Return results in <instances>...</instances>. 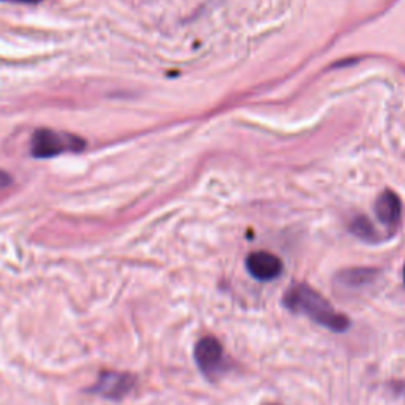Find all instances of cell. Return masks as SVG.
Segmentation results:
<instances>
[{
	"mask_svg": "<svg viewBox=\"0 0 405 405\" xmlns=\"http://www.w3.org/2000/svg\"><path fill=\"white\" fill-rule=\"evenodd\" d=\"M284 308L296 315H304L314 323L332 332H345L350 328V319L332 308L325 296L308 284H293L282 298Z\"/></svg>",
	"mask_w": 405,
	"mask_h": 405,
	"instance_id": "1",
	"label": "cell"
},
{
	"mask_svg": "<svg viewBox=\"0 0 405 405\" xmlns=\"http://www.w3.org/2000/svg\"><path fill=\"white\" fill-rule=\"evenodd\" d=\"M84 149L86 141L81 137L53 128L35 130L30 139V154L41 160L53 159L65 152H81Z\"/></svg>",
	"mask_w": 405,
	"mask_h": 405,
	"instance_id": "2",
	"label": "cell"
},
{
	"mask_svg": "<svg viewBox=\"0 0 405 405\" xmlns=\"http://www.w3.org/2000/svg\"><path fill=\"white\" fill-rule=\"evenodd\" d=\"M194 356L200 372L207 380H214L222 373L225 358H223V347L217 337L206 336L196 342Z\"/></svg>",
	"mask_w": 405,
	"mask_h": 405,
	"instance_id": "3",
	"label": "cell"
},
{
	"mask_svg": "<svg viewBox=\"0 0 405 405\" xmlns=\"http://www.w3.org/2000/svg\"><path fill=\"white\" fill-rule=\"evenodd\" d=\"M135 377L124 372H102L95 385L91 388V393L100 394L103 397L119 401L126 397L135 386Z\"/></svg>",
	"mask_w": 405,
	"mask_h": 405,
	"instance_id": "4",
	"label": "cell"
},
{
	"mask_svg": "<svg viewBox=\"0 0 405 405\" xmlns=\"http://www.w3.org/2000/svg\"><path fill=\"white\" fill-rule=\"evenodd\" d=\"M248 274L259 282H271L284 273V263L269 252H253L246 259Z\"/></svg>",
	"mask_w": 405,
	"mask_h": 405,
	"instance_id": "5",
	"label": "cell"
},
{
	"mask_svg": "<svg viewBox=\"0 0 405 405\" xmlns=\"http://www.w3.org/2000/svg\"><path fill=\"white\" fill-rule=\"evenodd\" d=\"M375 216L383 225L396 230L401 220V200L391 190L383 192L375 201Z\"/></svg>",
	"mask_w": 405,
	"mask_h": 405,
	"instance_id": "6",
	"label": "cell"
},
{
	"mask_svg": "<svg viewBox=\"0 0 405 405\" xmlns=\"http://www.w3.org/2000/svg\"><path fill=\"white\" fill-rule=\"evenodd\" d=\"M378 269L373 268H350L337 274V282L344 288H362L372 284L378 276Z\"/></svg>",
	"mask_w": 405,
	"mask_h": 405,
	"instance_id": "7",
	"label": "cell"
},
{
	"mask_svg": "<svg viewBox=\"0 0 405 405\" xmlns=\"http://www.w3.org/2000/svg\"><path fill=\"white\" fill-rule=\"evenodd\" d=\"M350 231L356 238H360L361 241H366V242H377L378 241V235H377L375 228L372 227L371 220H369L367 217H364V216L355 217V219L351 220Z\"/></svg>",
	"mask_w": 405,
	"mask_h": 405,
	"instance_id": "8",
	"label": "cell"
},
{
	"mask_svg": "<svg viewBox=\"0 0 405 405\" xmlns=\"http://www.w3.org/2000/svg\"><path fill=\"white\" fill-rule=\"evenodd\" d=\"M3 2H16V3H27V5H35V3H40L41 0H3Z\"/></svg>",
	"mask_w": 405,
	"mask_h": 405,
	"instance_id": "9",
	"label": "cell"
},
{
	"mask_svg": "<svg viewBox=\"0 0 405 405\" xmlns=\"http://www.w3.org/2000/svg\"><path fill=\"white\" fill-rule=\"evenodd\" d=\"M404 285H405V266H404Z\"/></svg>",
	"mask_w": 405,
	"mask_h": 405,
	"instance_id": "10",
	"label": "cell"
},
{
	"mask_svg": "<svg viewBox=\"0 0 405 405\" xmlns=\"http://www.w3.org/2000/svg\"><path fill=\"white\" fill-rule=\"evenodd\" d=\"M269 405H276V404H269Z\"/></svg>",
	"mask_w": 405,
	"mask_h": 405,
	"instance_id": "11",
	"label": "cell"
}]
</instances>
